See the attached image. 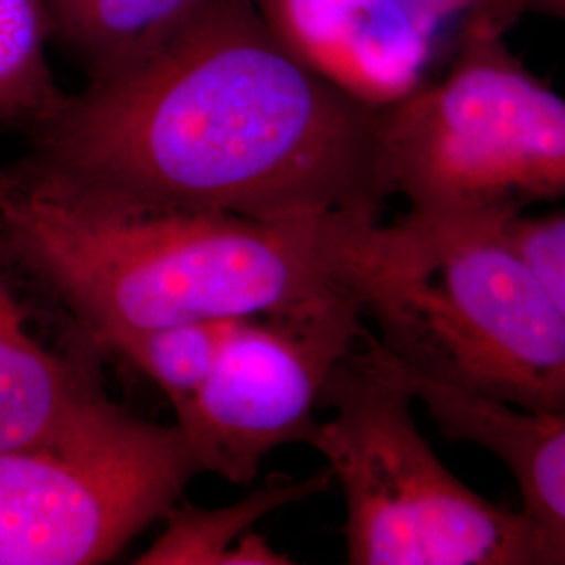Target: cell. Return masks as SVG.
Segmentation results:
<instances>
[{
	"mask_svg": "<svg viewBox=\"0 0 565 565\" xmlns=\"http://www.w3.org/2000/svg\"><path fill=\"white\" fill-rule=\"evenodd\" d=\"M385 116L296 60L258 0H212L147 55L63 95L15 166L103 207L382 218Z\"/></svg>",
	"mask_w": 565,
	"mask_h": 565,
	"instance_id": "cell-1",
	"label": "cell"
},
{
	"mask_svg": "<svg viewBox=\"0 0 565 565\" xmlns=\"http://www.w3.org/2000/svg\"><path fill=\"white\" fill-rule=\"evenodd\" d=\"M380 221L103 207L61 195L15 163L0 166L2 254L53 289L88 335L340 302L364 310V266Z\"/></svg>",
	"mask_w": 565,
	"mask_h": 565,
	"instance_id": "cell-2",
	"label": "cell"
},
{
	"mask_svg": "<svg viewBox=\"0 0 565 565\" xmlns=\"http://www.w3.org/2000/svg\"><path fill=\"white\" fill-rule=\"evenodd\" d=\"M505 214L380 223L364 315L413 375L524 411H565V315Z\"/></svg>",
	"mask_w": 565,
	"mask_h": 565,
	"instance_id": "cell-3",
	"label": "cell"
},
{
	"mask_svg": "<svg viewBox=\"0 0 565 565\" xmlns=\"http://www.w3.org/2000/svg\"><path fill=\"white\" fill-rule=\"evenodd\" d=\"M401 361L361 340L331 371L306 445L317 448L345 501V557L354 565H541L524 509L486 501L427 445Z\"/></svg>",
	"mask_w": 565,
	"mask_h": 565,
	"instance_id": "cell-4",
	"label": "cell"
},
{
	"mask_svg": "<svg viewBox=\"0 0 565 565\" xmlns=\"http://www.w3.org/2000/svg\"><path fill=\"white\" fill-rule=\"evenodd\" d=\"M385 168L415 212L520 216L565 200V99L503 32L465 21L445 78L387 107Z\"/></svg>",
	"mask_w": 565,
	"mask_h": 565,
	"instance_id": "cell-5",
	"label": "cell"
},
{
	"mask_svg": "<svg viewBox=\"0 0 565 565\" xmlns=\"http://www.w3.org/2000/svg\"><path fill=\"white\" fill-rule=\"evenodd\" d=\"M198 473L177 425L114 403L55 443L0 448V565L109 562Z\"/></svg>",
	"mask_w": 565,
	"mask_h": 565,
	"instance_id": "cell-6",
	"label": "cell"
},
{
	"mask_svg": "<svg viewBox=\"0 0 565 565\" xmlns=\"http://www.w3.org/2000/svg\"><path fill=\"white\" fill-rule=\"evenodd\" d=\"M354 302L260 315L226 327L200 390L174 408L177 427L202 471L252 482L287 443H308L331 371L361 340Z\"/></svg>",
	"mask_w": 565,
	"mask_h": 565,
	"instance_id": "cell-7",
	"label": "cell"
},
{
	"mask_svg": "<svg viewBox=\"0 0 565 565\" xmlns=\"http://www.w3.org/2000/svg\"><path fill=\"white\" fill-rule=\"evenodd\" d=\"M282 46L356 102L392 107L424 86L440 21L411 0H258Z\"/></svg>",
	"mask_w": 565,
	"mask_h": 565,
	"instance_id": "cell-8",
	"label": "cell"
},
{
	"mask_svg": "<svg viewBox=\"0 0 565 565\" xmlns=\"http://www.w3.org/2000/svg\"><path fill=\"white\" fill-rule=\"evenodd\" d=\"M406 375L446 436L482 446L513 473L541 565H565V411H524Z\"/></svg>",
	"mask_w": 565,
	"mask_h": 565,
	"instance_id": "cell-9",
	"label": "cell"
},
{
	"mask_svg": "<svg viewBox=\"0 0 565 565\" xmlns=\"http://www.w3.org/2000/svg\"><path fill=\"white\" fill-rule=\"evenodd\" d=\"M109 403L88 366L34 340L0 275V448L55 443Z\"/></svg>",
	"mask_w": 565,
	"mask_h": 565,
	"instance_id": "cell-10",
	"label": "cell"
},
{
	"mask_svg": "<svg viewBox=\"0 0 565 565\" xmlns=\"http://www.w3.org/2000/svg\"><path fill=\"white\" fill-rule=\"evenodd\" d=\"M331 473L308 478L302 482L273 478L249 492L237 503L216 509L203 507H172L166 513V527L135 564L141 565H285L287 555L275 551L254 534L256 522L273 511L306 497L321 492L329 484Z\"/></svg>",
	"mask_w": 565,
	"mask_h": 565,
	"instance_id": "cell-11",
	"label": "cell"
},
{
	"mask_svg": "<svg viewBox=\"0 0 565 565\" xmlns=\"http://www.w3.org/2000/svg\"><path fill=\"white\" fill-rule=\"evenodd\" d=\"M212 0H44L51 41L97 76L139 60Z\"/></svg>",
	"mask_w": 565,
	"mask_h": 565,
	"instance_id": "cell-12",
	"label": "cell"
},
{
	"mask_svg": "<svg viewBox=\"0 0 565 565\" xmlns=\"http://www.w3.org/2000/svg\"><path fill=\"white\" fill-rule=\"evenodd\" d=\"M49 42L44 0H0V121L28 130L63 99Z\"/></svg>",
	"mask_w": 565,
	"mask_h": 565,
	"instance_id": "cell-13",
	"label": "cell"
},
{
	"mask_svg": "<svg viewBox=\"0 0 565 565\" xmlns=\"http://www.w3.org/2000/svg\"><path fill=\"white\" fill-rule=\"evenodd\" d=\"M231 323L116 327L90 338L141 369L162 387L177 408L200 390Z\"/></svg>",
	"mask_w": 565,
	"mask_h": 565,
	"instance_id": "cell-14",
	"label": "cell"
},
{
	"mask_svg": "<svg viewBox=\"0 0 565 565\" xmlns=\"http://www.w3.org/2000/svg\"><path fill=\"white\" fill-rule=\"evenodd\" d=\"M511 235L565 315V210L515 216Z\"/></svg>",
	"mask_w": 565,
	"mask_h": 565,
	"instance_id": "cell-15",
	"label": "cell"
},
{
	"mask_svg": "<svg viewBox=\"0 0 565 565\" xmlns=\"http://www.w3.org/2000/svg\"><path fill=\"white\" fill-rule=\"evenodd\" d=\"M525 15H545L565 21V0H486L484 7L465 21L484 23L507 34V30Z\"/></svg>",
	"mask_w": 565,
	"mask_h": 565,
	"instance_id": "cell-16",
	"label": "cell"
},
{
	"mask_svg": "<svg viewBox=\"0 0 565 565\" xmlns=\"http://www.w3.org/2000/svg\"><path fill=\"white\" fill-rule=\"evenodd\" d=\"M413 4L422 7L431 18L443 21L452 20V18H471L476 15L486 0H411Z\"/></svg>",
	"mask_w": 565,
	"mask_h": 565,
	"instance_id": "cell-17",
	"label": "cell"
}]
</instances>
